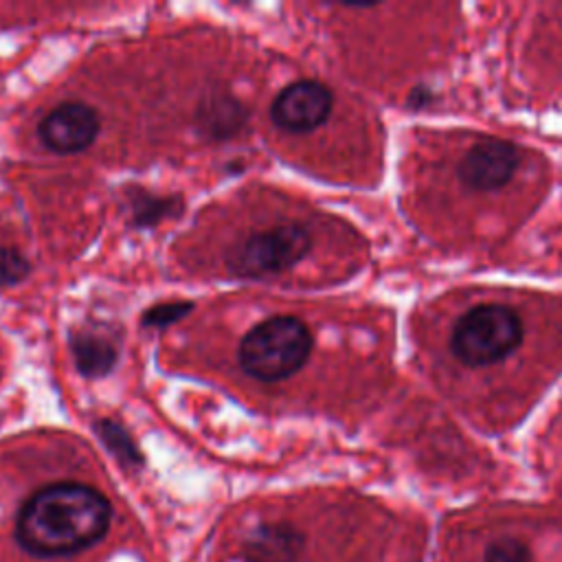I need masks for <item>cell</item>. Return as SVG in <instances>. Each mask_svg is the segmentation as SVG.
I'll return each mask as SVG.
<instances>
[{
  "mask_svg": "<svg viewBox=\"0 0 562 562\" xmlns=\"http://www.w3.org/2000/svg\"><path fill=\"white\" fill-rule=\"evenodd\" d=\"M29 272V261L15 250L0 252V283H18Z\"/></svg>",
  "mask_w": 562,
  "mask_h": 562,
  "instance_id": "14",
  "label": "cell"
},
{
  "mask_svg": "<svg viewBox=\"0 0 562 562\" xmlns=\"http://www.w3.org/2000/svg\"><path fill=\"white\" fill-rule=\"evenodd\" d=\"M331 90L314 79H299L285 86L270 105L272 123L290 134H305L323 125L331 112Z\"/></svg>",
  "mask_w": 562,
  "mask_h": 562,
  "instance_id": "5",
  "label": "cell"
},
{
  "mask_svg": "<svg viewBox=\"0 0 562 562\" xmlns=\"http://www.w3.org/2000/svg\"><path fill=\"white\" fill-rule=\"evenodd\" d=\"M70 351L79 373L86 378H101L116 364V347L99 334H75Z\"/></svg>",
  "mask_w": 562,
  "mask_h": 562,
  "instance_id": "9",
  "label": "cell"
},
{
  "mask_svg": "<svg viewBox=\"0 0 562 562\" xmlns=\"http://www.w3.org/2000/svg\"><path fill=\"white\" fill-rule=\"evenodd\" d=\"M312 351V334L296 316H270L239 340L237 360L259 382H279L296 373Z\"/></svg>",
  "mask_w": 562,
  "mask_h": 562,
  "instance_id": "2",
  "label": "cell"
},
{
  "mask_svg": "<svg viewBox=\"0 0 562 562\" xmlns=\"http://www.w3.org/2000/svg\"><path fill=\"white\" fill-rule=\"evenodd\" d=\"M520 342V316L498 303H483L468 310L450 336V349L465 367L496 364L512 356Z\"/></svg>",
  "mask_w": 562,
  "mask_h": 562,
  "instance_id": "3",
  "label": "cell"
},
{
  "mask_svg": "<svg viewBox=\"0 0 562 562\" xmlns=\"http://www.w3.org/2000/svg\"><path fill=\"white\" fill-rule=\"evenodd\" d=\"M244 119L241 103L231 97H217L200 108V123L213 138L233 136L244 125Z\"/></svg>",
  "mask_w": 562,
  "mask_h": 562,
  "instance_id": "10",
  "label": "cell"
},
{
  "mask_svg": "<svg viewBox=\"0 0 562 562\" xmlns=\"http://www.w3.org/2000/svg\"><path fill=\"white\" fill-rule=\"evenodd\" d=\"M191 307H193L191 303H160L145 314V323L156 327H167L178 318H182Z\"/></svg>",
  "mask_w": 562,
  "mask_h": 562,
  "instance_id": "13",
  "label": "cell"
},
{
  "mask_svg": "<svg viewBox=\"0 0 562 562\" xmlns=\"http://www.w3.org/2000/svg\"><path fill=\"white\" fill-rule=\"evenodd\" d=\"M112 505L92 485L57 481L33 492L18 512L15 540L35 558L75 555L110 529Z\"/></svg>",
  "mask_w": 562,
  "mask_h": 562,
  "instance_id": "1",
  "label": "cell"
},
{
  "mask_svg": "<svg viewBox=\"0 0 562 562\" xmlns=\"http://www.w3.org/2000/svg\"><path fill=\"white\" fill-rule=\"evenodd\" d=\"M305 547V536L290 522H261L239 547L241 562H296Z\"/></svg>",
  "mask_w": 562,
  "mask_h": 562,
  "instance_id": "8",
  "label": "cell"
},
{
  "mask_svg": "<svg viewBox=\"0 0 562 562\" xmlns=\"http://www.w3.org/2000/svg\"><path fill=\"white\" fill-rule=\"evenodd\" d=\"M310 250L303 224H277L246 237L228 257V268L239 279H263L290 270Z\"/></svg>",
  "mask_w": 562,
  "mask_h": 562,
  "instance_id": "4",
  "label": "cell"
},
{
  "mask_svg": "<svg viewBox=\"0 0 562 562\" xmlns=\"http://www.w3.org/2000/svg\"><path fill=\"white\" fill-rule=\"evenodd\" d=\"M520 165V154L514 143L503 138H483L474 143L459 162V178L476 191L505 187Z\"/></svg>",
  "mask_w": 562,
  "mask_h": 562,
  "instance_id": "6",
  "label": "cell"
},
{
  "mask_svg": "<svg viewBox=\"0 0 562 562\" xmlns=\"http://www.w3.org/2000/svg\"><path fill=\"white\" fill-rule=\"evenodd\" d=\"M99 127V114L92 105L66 101L42 119L37 134L53 154H77L97 138Z\"/></svg>",
  "mask_w": 562,
  "mask_h": 562,
  "instance_id": "7",
  "label": "cell"
},
{
  "mask_svg": "<svg viewBox=\"0 0 562 562\" xmlns=\"http://www.w3.org/2000/svg\"><path fill=\"white\" fill-rule=\"evenodd\" d=\"M483 562H531V551L522 540L501 536L485 547Z\"/></svg>",
  "mask_w": 562,
  "mask_h": 562,
  "instance_id": "11",
  "label": "cell"
},
{
  "mask_svg": "<svg viewBox=\"0 0 562 562\" xmlns=\"http://www.w3.org/2000/svg\"><path fill=\"white\" fill-rule=\"evenodd\" d=\"M99 432H101L105 446H108L119 459H123L125 463H138V461H140V454L136 452V448L132 446L130 437H127L119 426L103 422V424H99Z\"/></svg>",
  "mask_w": 562,
  "mask_h": 562,
  "instance_id": "12",
  "label": "cell"
}]
</instances>
